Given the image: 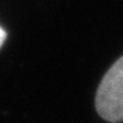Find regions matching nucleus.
<instances>
[{
  "label": "nucleus",
  "mask_w": 123,
  "mask_h": 123,
  "mask_svg": "<svg viewBox=\"0 0 123 123\" xmlns=\"http://www.w3.org/2000/svg\"><path fill=\"white\" fill-rule=\"evenodd\" d=\"M96 110L106 122H123V56L102 77L96 93Z\"/></svg>",
  "instance_id": "f257e3e1"
},
{
  "label": "nucleus",
  "mask_w": 123,
  "mask_h": 123,
  "mask_svg": "<svg viewBox=\"0 0 123 123\" xmlns=\"http://www.w3.org/2000/svg\"><path fill=\"white\" fill-rule=\"evenodd\" d=\"M5 38H7V34H5L4 29H3V28H0V47L3 46V43H4Z\"/></svg>",
  "instance_id": "f03ea898"
}]
</instances>
